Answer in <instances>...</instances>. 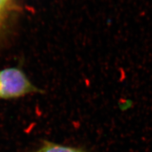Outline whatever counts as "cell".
<instances>
[{"label": "cell", "mask_w": 152, "mask_h": 152, "mask_svg": "<svg viewBox=\"0 0 152 152\" xmlns=\"http://www.w3.org/2000/svg\"><path fill=\"white\" fill-rule=\"evenodd\" d=\"M39 90L21 70L9 68L0 71V99L18 98Z\"/></svg>", "instance_id": "obj_1"}, {"label": "cell", "mask_w": 152, "mask_h": 152, "mask_svg": "<svg viewBox=\"0 0 152 152\" xmlns=\"http://www.w3.org/2000/svg\"><path fill=\"white\" fill-rule=\"evenodd\" d=\"M39 152H84L76 148L65 147L53 143H46Z\"/></svg>", "instance_id": "obj_2"}, {"label": "cell", "mask_w": 152, "mask_h": 152, "mask_svg": "<svg viewBox=\"0 0 152 152\" xmlns=\"http://www.w3.org/2000/svg\"><path fill=\"white\" fill-rule=\"evenodd\" d=\"M11 0H0V18L2 16L4 13L6 11L7 7L10 2Z\"/></svg>", "instance_id": "obj_3"}]
</instances>
